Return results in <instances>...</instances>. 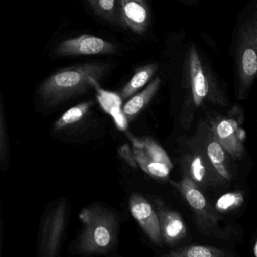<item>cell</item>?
Instances as JSON below:
<instances>
[{
    "mask_svg": "<svg viewBox=\"0 0 257 257\" xmlns=\"http://www.w3.org/2000/svg\"><path fill=\"white\" fill-rule=\"evenodd\" d=\"M129 208L132 216L149 238L158 246H162L163 242L161 237L159 218L153 204L142 195L133 193L129 198Z\"/></svg>",
    "mask_w": 257,
    "mask_h": 257,
    "instance_id": "7c38bea8",
    "label": "cell"
},
{
    "mask_svg": "<svg viewBox=\"0 0 257 257\" xmlns=\"http://www.w3.org/2000/svg\"><path fill=\"white\" fill-rule=\"evenodd\" d=\"M186 73L190 86V102L198 108L204 103L225 107L228 104L213 74L204 65L195 46H191L186 58Z\"/></svg>",
    "mask_w": 257,
    "mask_h": 257,
    "instance_id": "277c9868",
    "label": "cell"
},
{
    "mask_svg": "<svg viewBox=\"0 0 257 257\" xmlns=\"http://www.w3.org/2000/svg\"><path fill=\"white\" fill-rule=\"evenodd\" d=\"M184 176L190 178L200 189L215 186L224 183L206 154H186L182 160Z\"/></svg>",
    "mask_w": 257,
    "mask_h": 257,
    "instance_id": "8fae6325",
    "label": "cell"
},
{
    "mask_svg": "<svg viewBox=\"0 0 257 257\" xmlns=\"http://www.w3.org/2000/svg\"><path fill=\"white\" fill-rule=\"evenodd\" d=\"M88 4H89L90 7L92 9H95L96 4H97V0H86Z\"/></svg>",
    "mask_w": 257,
    "mask_h": 257,
    "instance_id": "7402d4cb",
    "label": "cell"
},
{
    "mask_svg": "<svg viewBox=\"0 0 257 257\" xmlns=\"http://www.w3.org/2000/svg\"><path fill=\"white\" fill-rule=\"evenodd\" d=\"M162 80L156 78L139 94L134 96L123 106L122 112L127 121H132L145 106L151 101L160 88Z\"/></svg>",
    "mask_w": 257,
    "mask_h": 257,
    "instance_id": "9a60e30c",
    "label": "cell"
},
{
    "mask_svg": "<svg viewBox=\"0 0 257 257\" xmlns=\"http://www.w3.org/2000/svg\"><path fill=\"white\" fill-rule=\"evenodd\" d=\"M206 156L213 165L216 172L225 182L230 181L232 178L228 154L225 149L215 139L210 130L206 144Z\"/></svg>",
    "mask_w": 257,
    "mask_h": 257,
    "instance_id": "5bb4252c",
    "label": "cell"
},
{
    "mask_svg": "<svg viewBox=\"0 0 257 257\" xmlns=\"http://www.w3.org/2000/svg\"><path fill=\"white\" fill-rule=\"evenodd\" d=\"M0 245H1V228H0Z\"/></svg>",
    "mask_w": 257,
    "mask_h": 257,
    "instance_id": "d4e9b609",
    "label": "cell"
},
{
    "mask_svg": "<svg viewBox=\"0 0 257 257\" xmlns=\"http://www.w3.org/2000/svg\"><path fill=\"white\" fill-rule=\"evenodd\" d=\"M109 69L108 64L86 63L58 70L39 87L36 109L44 116L53 113L72 99L86 94L92 88L89 78L100 82Z\"/></svg>",
    "mask_w": 257,
    "mask_h": 257,
    "instance_id": "6da1fadb",
    "label": "cell"
},
{
    "mask_svg": "<svg viewBox=\"0 0 257 257\" xmlns=\"http://www.w3.org/2000/svg\"><path fill=\"white\" fill-rule=\"evenodd\" d=\"M118 153H119L121 159H122L126 163L128 164L132 168H136L137 167H138L136 161H135V156H134L133 151H132V149L131 148L128 144H126L121 146V147L118 149Z\"/></svg>",
    "mask_w": 257,
    "mask_h": 257,
    "instance_id": "44dd1931",
    "label": "cell"
},
{
    "mask_svg": "<svg viewBox=\"0 0 257 257\" xmlns=\"http://www.w3.org/2000/svg\"><path fill=\"white\" fill-rule=\"evenodd\" d=\"M180 1L184 3V4H192L194 0H180Z\"/></svg>",
    "mask_w": 257,
    "mask_h": 257,
    "instance_id": "603a6c76",
    "label": "cell"
},
{
    "mask_svg": "<svg viewBox=\"0 0 257 257\" xmlns=\"http://www.w3.org/2000/svg\"><path fill=\"white\" fill-rule=\"evenodd\" d=\"M243 112L240 106H233L226 116L218 117L210 121V131L229 156L240 160L244 155L246 132L241 127Z\"/></svg>",
    "mask_w": 257,
    "mask_h": 257,
    "instance_id": "52a82bcc",
    "label": "cell"
},
{
    "mask_svg": "<svg viewBox=\"0 0 257 257\" xmlns=\"http://www.w3.org/2000/svg\"><path fill=\"white\" fill-rule=\"evenodd\" d=\"M70 216L71 207L67 197H59L46 205L39 225L37 256H59L67 237Z\"/></svg>",
    "mask_w": 257,
    "mask_h": 257,
    "instance_id": "3957f363",
    "label": "cell"
},
{
    "mask_svg": "<svg viewBox=\"0 0 257 257\" xmlns=\"http://www.w3.org/2000/svg\"><path fill=\"white\" fill-rule=\"evenodd\" d=\"M158 68L159 65L157 64H149L137 68L133 77L120 91L121 98L126 100L132 97L150 80Z\"/></svg>",
    "mask_w": 257,
    "mask_h": 257,
    "instance_id": "2e32d148",
    "label": "cell"
},
{
    "mask_svg": "<svg viewBox=\"0 0 257 257\" xmlns=\"http://www.w3.org/2000/svg\"><path fill=\"white\" fill-rule=\"evenodd\" d=\"M116 51V46L111 42L95 36L83 34L61 42L55 52L59 56L73 57L111 55Z\"/></svg>",
    "mask_w": 257,
    "mask_h": 257,
    "instance_id": "9c48e42d",
    "label": "cell"
},
{
    "mask_svg": "<svg viewBox=\"0 0 257 257\" xmlns=\"http://www.w3.org/2000/svg\"><path fill=\"white\" fill-rule=\"evenodd\" d=\"M239 95H244L257 73V13L246 19L237 33L235 49Z\"/></svg>",
    "mask_w": 257,
    "mask_h": 257,
    "instance_id": "5b68a950",
    "label": "cell"
},
{
    "mask_svg": "<svg viewBox=\"0 0 257 257\" xmlns=\"http://www.w3.org/2000/svg\"><path fill=\"white\" fill-rule=\"evenodd\" d=\"M95 13L115 26H123L121 0H97Z\"/></svg>",
    "mask_w": 257,
    "mask_h": 257,
    "instance_id": "ac0fdd59",
    "label": "cell"
},
{
    "mask_svg": "<svg viewBox=\"0 0 257 257\" xmlns=\"http://www.w3.org/2000/svg\"><path fill=\"white\" fill-rule=\"evenodd\" d=\"M168 257H231L228 250L204 245H191L171 250L165 255Z\"/></svg>",
    "mask_w": 257,
    "mask_h": 257,
    "instance_id": "e0dca14e",
    "label": "cell"
},
{
    "mask_svg": "<svg viewBox=\"0 0 257 257\" xmlns=\"http://www.w3.org/2000/svg\"><path fill=\"white\" fill-rule=\"evenodd\" d=\"M243 195L241 192H230L222 195L217 200L215 209L220 213H226L238 208L243 204Z\"/></svg>",
    "mask_w": 257,
    "mask_h": 257,
    "instance_id": "ffe728a7",
    "label": "cell"
},
{
    "mask_svg": "<svg viewBox=\"0 0 257 257\" xmlns=\"http://www.w3.org/2000/svg\"><path fill=\"white\" fill-rule=\"evenodd\" d=\"M94 100L82 102L64 112L51 126L52 136L65 144H78L88 138L92 130L91 109Z\"/></svg>",
    "mask_w": 257,
    "mask_h": 257,
    "instance_id": "8992f818",
    "label": "cell"
},
{
    "mask_svg": "<svg viewBox=\"0 0 257 257\" xmlns=\"http://www.w3.org/2000/svg\"><path fill=\"white\" fill-rule=\"evenodd\" d=\"M123 26L136 34H144L150 24V12L146 0H121Z\"/></svg>",
    "mask_w": 257,
    "mask_h": 257,
    "instance_id": "4fadbf2b",
    "label": "cell"
},
{
    "mask_svg": "<svg viewBox=\"0 0 257 257\" xmlns=\"http://www.w3.org/2000/svg\"><path fill=\"white\" fill-rule=\"evenodd\" d=\"M10 147L4 114L2 96L0 94V171H7L10 168Z\"/></svg>",
    "mask_w": 257,
    "mask_h": 257,
    "instance_id": "d6986e66",
    "label": "cell"
},
{
    "mask_svg": "<svg viewBox=\"0 0 257 257\" xmlns=\"http://www.w3.org/2000/svg\"><path fill=\"white\" fill-rule=\"evenodd\" d=\"M171 183L180 191L193 210L197 224L202 234H213L221 217L217 210L207 201L201 189L186 176L178 183Z\"/></svg>",
    "mask_w": 257,
    "mask_h": 257,
    "instance_id": "ba28073f",
    "label": "cell"
},
{
    "mask_svg": "<svg viewBox=\"0 0 257 257\" xmlns=\"http://www.w3.org/2000/svg\"><path fill=\"white\" fill-rule=\"evenodd\" d=\"M257 244L256 243H255V245H254V249H253V252H254V255H255V256H257V253H256V251H257Z\"/></svg>",
    "mask_w": 257,
    "mask_h": 257,
    "instance_id": "cb8c5ba5",
    "label": "cell"
},
{
    "mask_svg": "<svg viewBox=\"0 0 257 257\" xmlns=\"http://www.w3.org/2000/svg\"><path fill=\"white\" fill-rule=\"evenodd\" d=\"M82 229L69 246L74 255H105L116 244L118 219L115 213L98 204L85 207L79 214Z\"/></svg>",
    "mask_w": 257,
    "mask_h": 257,
    "instance_id": "7a4b0ae2",
    "label": "cell"
},
{
    "mask_svg": "<svg viewBox=\"0 0 257 257\" xmlns=\"http://www.w3.org/2000/svg\"><path fill=\"white\" fill-rule=\"evenodd\" d=\"M152 204L157 213L162 242L175 246L187 235V227L181 215L171 210L159 197H152Z\"/></svg>",
    "mask_w": 257,
    "mask_h": 257,
    "instance_id": "30bf717a",
    "label": "cell"
}]
</instances>
